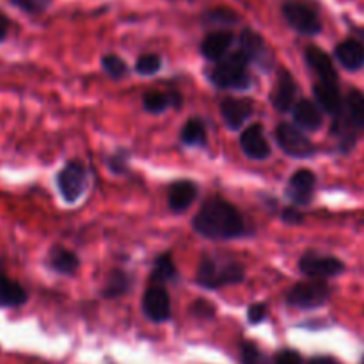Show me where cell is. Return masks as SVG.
I'll list each match as a JSON object with an SVG mask.
<instances>
[{"label": "cell", "instance_id": "1", "mask_svg": "<svg viewBox=\"0 0 364 364\" xmlns=\"http://www.w3.org/2000/svg\"><path fill=\"white\" fill-rule=\"evenodd\" d=\"M192 226L199 235L212 240H231L245 233L242 213L231 203L219 198L210 199L201 206Z\"/></svg>", "mask_w": 364, "mask_h": 364}, {"label": "cell", "instance_id": "2", "mask_svg": "<svg viewBox=\"0 0 364 364\" xmlns=\"http://www.w3.org/2000/svg\"><path fill=\"white\" fill-rule=\"evenodd\" d=\"M245 277V270L237 262H219L213 258H205L198 267L196 281L203 288L215 290V288L226 287V284L242 283Z\"/></svg>", "mask_w": 364, "mask_h": 364}, {"label": "cell", "instance_id": "3", "mask_svg": "<svg viewBox=\"0 0 364 364\" xmlns=\"http://www.w3.org/2000/svg\"><path fill=\"white\" fill-rule=\"evenodd\" d=\"M217 66L213 68L212 78L217 87L223 89H249L251 87V77L247 73L249 60L244 53L238 50L235 53H228L220 60H217Z\"/></svg>", "mask_w": 364, "mask_h": 364}, {"label": "cell", "instance_id": "4", "mask_svg": "<svg viewBox=\"0 0 364 364\" xmlns=\"http://www.w3.org/2000/svg\"><path fill=\"white\" fill-rule=\"evenodd\" d=\"M283 14L291 28L304 36H316L322 32V20L313 4L306 0H287L283 4Z\"/></svg>", "mask_w": 364, "mask_h": 364}, {"label": "cell", "instance_id": "5", "mask_svg": "<svg viewBox=\"0 0 364 364\" xmlns=\"http://www.w3.org/2000/svg\"><path fill=\"white\" fill-rule=\"evenodd\" d=\"M331 297L329 284L323 279L299 283L288 291V304L299 309H313L323 306Z\"/></svg>", "mask_w": 364, "mask_h": 364}, {"label": "cell", "instance_id": "6", "mask_svg": "<svg viewBox=\"0 0 364 364\" xmlns=\"http://www.w3.org/2000/svg\"><path fill=\"white\" fill-rule=\"evenodd\" d=\"M276 141L287 155L295 156V159H308L315 153L313 142L297 127L290 123L277 124Z\"/></svg>", "mask_w": 364, "mask_h": 364}, {"label": "cell", "instance_id": "7", "mask_svg": "<svg viewBox=\"0 0 364 364\" xmlns=\"http://www.w3.org/2000/svg\"><path fill=\"white\" fill-rule=\"evenodd\" d=\"M57 185L66 203H77L87 187V173L80 162H68L57 174Z\"/></svg>", "mask_w": 364, "mask_h": 364}, {"label": "cell", "instance_id": "8", "mask_svg": "<svg viewBox=\"0 0 364 364\" xmlns=\"http://www.w3.org/2000/svg\"><path fill=\"white\" fill-rule=\"evenodd\" d=\"M301 272L311 279H329L345 272L343 262L333 256H320L315 252H308L299 262Z\"/></svg>", "mask_w": 364, "mask_h": 364}, {"label": "cell", "instance_id": "9", "mask_svg": "<svg viewBox=\"0 0 364 364\" xmlns=\"http://www.w3.org/2000/svg\"><path fill=\"white\" fill-rule=\"evenodd\" d=\"M240 52L244 53L249 63L262 66V70H269L274 64V55L270 53L265 39L256 31L245 28L240 34Z\"/></svg>", "mask_w": 364, "mask_h": 364}, {"label": "cell", "instance_id": "10", "mask_svg": "<svg viewBox=\"0 0 364 364\" xmlns=\"http://www.w3.org/2000/svg\"><path fill=\"white\" fill-rule=\"evenodd\" d=\"M142 311H144V315L149 320H153L156 323L169 320L171 299L166 288L159 287V284L148 288L144 297H142Z\"/></svg>", "mask_w": 364, "mask_h": 364}, {"label": "cell", "instance_id": "11", "mask_svg": "<svg viewBox=\"0 0 364 364\" xmlns=\"http://www.w3.org/2000/svg\"><path fill=\"white\" fill-rule=\"evenodd\" d=\"M242 151L252 160H265L270 156V144L263 134L262 124H251L240 135Z\"/></svg>", "mask_w": 364, "mask_h": 364}, {"label": "cell", "instance_id": "12", "mask_svg": "<svg viewBox=\"0 0 364 364\" xmlns=\"http://www.w3.org/2000/svg\"><path fill=\"white\" fill-rule=\"evenodd\" d=\"M316 176L311 171H297L294 176L288 181V198L295 203V205H309L313 199V192H315Z\"/></svg>", "mask_w": 364, "mask_h": 364}, {"label": "cell", "instance_id": "13", "mask_svg": "<svg viewBox=\"0 0 364 364\" xmlns=\"http://www.w3.org/2000/svg\"><path fill=\"white\" fill-rule=\"evenodd\" d=\"M306 63L311 68L313 73L318 77V82L327 84H338V73L331 57L318 46H308L306 48Z\"/></svg>", "mask_w": 364, "mask_h": 364}, {"label": "cell", "instance_id": "14", "mask_svg": "<svg viewBox=\"0 0 364 364\" xmlns=\"http://www.w3.org/2000/svg\"><path fill=\"white\" fill-rule=\"evenodd\" d=\"M313 92L318 102V107L326 110L331 116L338 117L345 112V102L340 95L338 84H327V82H316L313 85Z\"/></svg>", "mask_w": 364, "mask_h": 364}, {"label": "cell", "instance_id": "15", "mask_svg": "<svg viewBox=\"0 0 364 364\" xmlns=\"http://www.w3.org/2000/svg\"><path fill=\"white\" fill-rule=\"evenodd\" d=\"M295 96H297V85L290 71L281 70L277 75L276 87L272 91V103L279 112H288L294 109Z\"/></svg>", "mask_w": 364, "mask_h": 364}, {"label": "cell", "instance_id": "16", "mask_svg": "<svg viewBox=\"0 0 364 364\" xmlns=\"http://www.w3.org/2000/svg\"><path fill=\"white\" fill-rule=\"evenodd\" d=\"M220 116L230 130H238L252 116V105L247 100L226 98L220 103Z\"/></svg>", "mask_w": 364, "mask_h": 364}, {"label": "cell", "instance_id": "17", "mask_svg": "<svg viewBox=\"0 0 364 364\" xmlns=\"http://www.w3.org/2000/svg\"><path fill=\"white\" fill-rule=\"evenodd\" d=\"M294 121L297 128L316 132L323 123L322 109L309 100H302L294 107Z\"/></svg>", "mask_w": 364, "mask_h": 364}, {"label": "cell", "instance_id": "18", "mask_svg": "<svg viewBox=\"0 0 364 364\" xmlns=\"http://www.w3.org/2000/svg\"><path fill=\"white\" fill-rule=\"evenodd\" d=\"M233 39L235 36L230 31L210 32L201 45L203 55L208 60H220L228 55L231 45H233Z\"/></svg>", "mask_w": 364, "mask_h": 364}, {"label": "cell", "instance_id": "19", "mask_svg": "<svg viewBox=\"0 0 364 364\" xmlns=\"http://www.w3.org/2000/svg\"><path fill=\"white\" fill-rule=\"evenodd\" d=\"M196 196H198V187L188 180H180L169 187V194H167V201H169V208L173 212H185L188 206L194 203Z\"/></svg>", "mask_w": 364, "mask_h": 364}, {"label": "cell", "instance_id": "20", "mask_svg": "<svg viewBox=\"0 0 364 364\" xmlns=\"http://www.w3.org/2000/svg\"><path fill=\"white\" fill-rule=\"evenodd\" d=\"M336 53V59L340 60V64L347 70L355 71L361 70L364 64V46L358 39H347V41L340 43L334 50Z\"/></svg>", "mask_w": 364, "mask_h": 364}, {"label": "cell", "instance_id": "21", "mask_svg": "<svg viewBox=\"0 0 364 364\" xmlns=\"http://www.w3.org/2000/svg\"><path fill=\"white\" fill-rule=\"evenodd\" d=\"M27 301V294L23 288L0 270V306L2 308H16Z\"/></svg>", "mask_w": 364, "mask_h": 364}, {"label": "cell", "instance_id": "22", "mask_svg": "<svg viewBox=\"0 0 364 364\" xmlns=\"http://www.w3.org/2000/svg\"><path fill=\"white\" fill-rule=\"evenodd\" d=\"M50 265H52V269L57 270L59 274L71 276V274H75L78 270L80 262H78L77 256L71 251H68V249L55 247L50 252Z\"/></svg>", "mask_w": 364, "mask_h": 364}, {"label": "cell", "instance_id": "23", "mask_svg": "<svg viewBox=\"0 0 364 364\" xmlns=\"http://www.w3.org/2000/svg\"><path fill=\"white\" fill-rule=\"evenodd\" d=\"M345 107H347V114L345 116L348 117L352 124L355 128H361L364 130V95L358 89H352L347 95V100H345Z\"/></svg>", "mask_w": 364, "mask_h": 364}, {"label": "cell", "instance_id": "24", "mask_svg": "<svg viewBox=\"0 0 364 364\" xmlns=\"http://www.w3.org/2000/svg\"><path fill=\"white\" fill-rule=\"evenodd\" d=\"M180 139L187 146H206V128L203 121L188 119L181 130Z\"/></svg>", "mask_w": 364, "mask_h": 364}, {"label": "cell", "instance_id": "25", "mask_svg": "<svg viewBox=\"0 0 364 364\" xmlns=\"http://www.w3.org/2000/svg\"><path fill=\"white\" fill-rule=\"evenodd\" d=\"M178 276L176 272V267H174L173 262V256L169 252L166 255L159 256L155 262V267H153V272H151V281L153 283H166V281L174 279Z\"/></svg>", "mask_w": 364, "mask_h": 364}, {"label": "cell", "instance_id": "26", "mask_svg": "<svg viewBox=\"0 0 364 364\" xmlns=\"http://www.w3.org/2000/svg\"><path fill=\"white\" fill-rule=\"evenodd\" d=\"M128 288H130V277L124 272H121V270H114V272L110 274L109 281H107V287L103 288V297H121L123 294H127Z\"/></svg>", "mask_w": 364, "mask_h": 364}, {"label": "cell", "instance_id": "27", "mask_svg": "<svg viewBox=\"0 0 364 364\" xmlns=\"http://www.w3.org/2000/svg\"><path fill=\"white\" fill-rule=\"evenodd\" d=\"M102 66L103 70H105V73L109 75L110 78H114V80H119V78H123L124 75L128 73L127 63H124L121 57L114 55V53H107V55L103 57Z\"/></svg>", "mask_w": 364, "mask_h": 364}, {"label": "cell", "instance_id": "28", "mask_svg": "<svg viewBox=\"0 0 364 364\" xmlns=\"http://www.w3.org/2000/svg\"><path fill=\"white\" fill-rule=\"evenodd\" d=\"M171 107L169 92H160V91H149L144 95V109L148 112L160 114Z\"/></svg>", "mask_w": 364, "mask_h": 364}, {"label": "cell", "instance_id": "29", "mask_svg": "<svg viewBox=\"0 0 364 364\" xmlns=\"http://www.w3.org/2000/svg\"><path fill=\"white\" fill-rule=\"evenodd\" d=\"M205 21L212 25H235L238 21V14L226 7H217L205 13Z\"/></svg>", "mask_w": 364, "mask_h": 364}, {"label": "cell", "instance_id": "30", "mask_svg": "<svg viewBox=\"0 0 364 364\" xmlns=\"http://www.w3.org/2000/svg\"><path fill=\"white\" fill-rule=\"evenodd\" d=\"M160 68H162V59L156 53H144L135 63V71L139 75H146V77L159 73Z\"/></svg>", "mask_w": 364, "mask_h": 364}, {"label": "cell", "instance_id": "31", "mask_svg": "<svg viewBox=\"0 0 364 364\" xmlns=\"http://www.w3.org/2000/svg\"><path fill=\"white\" fill-rule=\"evenodd\" d=\"M242 363L244 364H269L267 355L255 343L242 345Z\"/></svg>", "mask_w": 364, "mask_h": 364}, {"label": "cell", "instance_id": "32", "mask_svg": "<svg viewBox=\"0 0 364 364\" xmlns=\"http://www.w3.org/2000/svg\"><path fill=\"white\" fill-rule=\"evenodd\" d=\"M50 2H52V0H11V4L20 7L21 11H25V13H32V14L45 11L46 7L50 6Z\"/></svg>", "mask_w": 364, "mask_h": 364}, {"label": "cell", "instance_id": "33", "mask_svg": "<svg viewBox=\"0 0 364 364\" xmlns=\"http://www.w3.org/2000/svg\"><path fill=\"white\" fill-rule=\"evenodd\" d=\"M192 313L199 318H212L215 315V308H213L210 302L206 301H198L194 306H192Z\"/></svg>", "mask_w": 364, "mask_h": 364}, {"label": "cell", "instance_id": "34", "mask_svg": "<svg viewBox=\"0 0 364 364\" xmlns=\"http://www.w3.org/2000/svg\"><path fill=\"white\" fill-rule=\"evenodd\" d=\"M269 308L265 304H252L247 311V318L251 323H259L267 318Z\"/></svg>", "mask_w": 364, "mask_h": 364}, {"label": "cell", "instance_id": "35", "mask_svg": "<svg viewBox=\"0 0 364 364\" xmlns=\"http://www.w3.org/2000/svg\"><path fill=\"white\" fill-rule=\"evenodd\" d=\"M281 219L287 224H301L302 220H304V215H302L297 208H294V206H288V208H284L283 213H281Z\"/></svg>", "mask_w": 364, "mask_h": 364}, {"label": "cell", "instance_id": "36", "mask_svg": "<svg viewBox=\"0 0 364 364\" xmlns=\"http://www.w3.org/2000/svg\"><path fill=\"white\" fill-rule=\"evenodd\" d=\"M276 364H302V359L295 350H283L276 355Z\"/></svg>", "mask_w": 364, "mask_h": 364}, {"label": "cell", "instance_id": "37", "mask_svg": "<svg viewBox=\"0 0 364 364\" xmlns=\"http://www.w3.org/2000/svg\"><path fill=\"white\" fill-rule=\"evenodd\" d=\"M109 169L114 171V173H117V174L124 173V171H127V155H123V153H117V155L110 156Z\"/></svg>", "mask_w": 364, "mask_h": 364}, {"label": "cell", "instance_id": "38", "mask_svg": "<svg viewBox=\"0 0 364 364\" xmlns=\"http://www.w3.org/2000/svg\"><path fill=\"white\" fill-rule=\"evenodd\" d=\"M7 32H9V20L6 14L0 13V43L7 38Z\"/></svg>", "mask_w": 364, "mask_h": 364}, {"label": "cell", "instance_id": "39", "mask_svg": "<svg viewBox=\"0 0 364 364\" xmlns=\"http://www.w3.org/2000/svg\"><path fill=\"white\" fill-rule=\"evenodd\" d=\"M308 364H340V363L333 358H315V359H311Z\"/></svg>", "mask_w": 364, "mask_h": 364}, {"label": "cell", "instance_id": "40", "mask_svg": "<svg viewBox=\"0 0 364 364\" xmlns=\"http://www.w3.org/2000/svg\"><path fill=\"white\" fill-rule=\"evenodd\" d=\"M363 364H364V359H363Z\"/></svg>", "mask_w": 364, "mask_h": 364}]
</instances>
